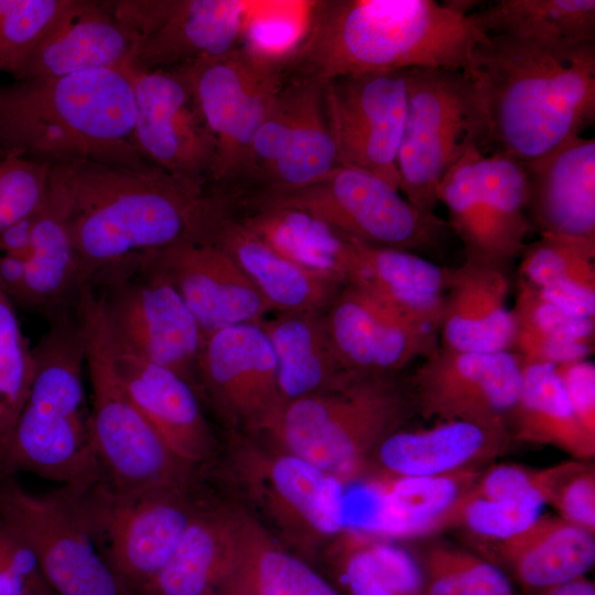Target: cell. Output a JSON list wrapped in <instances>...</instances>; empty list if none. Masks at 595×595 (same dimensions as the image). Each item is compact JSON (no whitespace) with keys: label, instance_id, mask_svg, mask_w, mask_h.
<instances>
[{"label":"cell","instance_id":"f35d334b","mask_svg":"<svg viewBox=\"0 0 595 595\" xmlns=\"http://www.w3.org/2000/svg\"><path fill=\"white\" fill-rule=\"evenodd\" d=\"M302 80L300 107L284 153L268 182L260 190L244 195L296 190L322 178L337 166L336 147L324 111L325 85Z\"/></svg>","mask_w":595,"mask_h":595},{"label":"cell","instance_id":"ac0fdd59","mask_svg":"<svg viewBox=\"0 0 595 595\" xmlns=\"http://www.w3.org/2000/svg\"><path fill=\"white\" fill-rule=\"evenodd\" d=\"M521 380L522 361L510 350L461 351L439 345L413 372L409 386L415 411L424 419L509 432Z\"/></svg>","mask_w":595,"mask_h":595},{"label":"cell","instance_id":"cb8c5ba5","mask_svg":"<svg viewBox=\"0 0 595 595\" xmlns=\"http://www.w3.org/2000/svg\"><path fill=\"white\" fill-rule=\"evenodd\" d=\"M134 39L107 1L67 0L14 79H35L122 68L132 58Z\"/></svg>","mask_w":595,"mask_h":595},{"label":"cell","instance_id":"277c9868","mask_svg":"<svg viewBox=\"0 0 595 595\" xmlns=\"http://www.w3.org/2000/svg\"><path fill=\"white\" fill-rule=\"evenodd\" d=\"M136 101L122 68L14 79L0 86V148L55 164L68 161L141 167L134 141Z\"/></svg>","mask_w":595,"mask_h":595},{"label":"cell","instance_id":"7bdbcfd3","mask_svg":"<svg viewBox=\"0 0 595 595\" xmlns=\"http://www.w3.org/2000/svg\"><path fill=\"white\" fill-rule=\"evenodd\" d=\"M416 556L424 595H516L510 577L480 554L435 542Z\"/></svg>","mask_w":595,"mask_h":595},{"label":"cell","instance_id":"5b68a950","mask_svg":"<svg viewBox=\"0 0 595 595\" xmlns=\"http://www.w3.org/2000/svg\"><path fill=\"white\" fill-rule=\"evenodd\" d=\"M32 348L34 375L25 402L0 442V475L30 473L85 487L100 479L84 388L85 351L75 311L48 321Z\"/></svg>","mask_w":595,"mask_h":595},{"label":"cell","instance_id":"44dd1931","mask_svg":"<svg viewBox=\"0 0 595 595\" xmlns=\"http://www.w3.org/2000/svg\"><path fill=\"white\" fill-rule=\"evenodd\" d=\"M140 257L175 288L203 336L260 324L271 312L237 262L210 241H182Z\"/></svg>","mask_w":595,"mask_h":595},{"label":"cell","instance_id":"7c38bea8","mask_svg":"<svg viewBox=\"0 0 595 595\" xmlns=\"http://www.w3.org/2000/svg\"><path fill=\"white\" fill-rule=\"evenodd\" d=\"M405 75L407 113L397 158L399 191L416 208L434 212L437 187L447 170L470 145L479 148L480 115L463 71L415 67Z\"/></svg>","mask_w":595,"mask_h":595},{"label":"cell","instance_id":"ba28073f","mask_svg":"<svg viewBox=\"0 0 595 595\" xmlns=\"http://www.w3.org/2000/svg\"><path fill=\"white\" fill-rule=\"evenodd\" d=\"M226 448L241 505L277 542L315 565L346 529L343 485L268 437L229 432Z\"/></svg>","mask_w":595,"mask_h":595},{"label":"cell","instance_id":"6da1fadb","mask_svg":"<svg viewBox=\"0 0 595 595\" xmlns=\"http://www.w3.org/2000/svg\"><path fill=\"white\" fill-rule=\"evenodd\" d=\"M46 206L63 223L84 283L105 269L182 241H204L219 201L209 188L147 164L50 165Z\"/></svg>","mask_w":595,"mask_h":595},{"label":"cell","instance_id":"b9f144b4","mask_svg":"<svg viewBox=\"0 0 595 595\" xmlns=\"http://www.w3.org/2000/svg\"><path fill=\"white\" fill-rule=\"evenodd\" d=\"M477 181L490 218L518 259L533 230L528 217V183L522 163L499 154L477 153Z\"/></svg>","mask_w":595,"mask_h":595},{"label":"cell","instance_id":"d6986e66","mask_svg":"<svg viewBox=\"0 0 595 595\" xmlns=\"http://www.w3.org/2000/svg\"><path fill=\"white\" fill-rule=\"evenodd\" d=\"M136 101L134 141L142 158L165 172L209 188L215 145L180 68L127 65Z\"/></svg>","mask_w":595,"mask_h":595},{"label":"cell","instance_id":"c3c4849f","mask_svg":"<svg viewBox=\"0 0 595 595\" xmlns=\"http://www.w3.org/2000/svg\"><path fill=\"white\" fill-rule=\"evenodd\" d=\"M541 508L518 500L480 497L469 488L454 506L447 529L459 528L483 541L500 542L534 522Z\"/></svg>","mask_w":595,"mask_h":595},{"label":"cell","instance_id":"681fc988","mask_svg":"<svg viewBox=\"0 0 595 595\" xmlns=\"http://www.w3.org/2000/svg\"><path fill=\"white\" fill-rule=\"evenodd\" d=\"M545 505L560 518L595 532V465L571 458L544 467Z\"/></svg>","mask_w":595,"mask_h":595},{"label":"cell","instance_id":"52a82bcc","mask_svg":"<svg viewBox=\"0 0 595 595\" xmlns=\"http://www.w3.org/2000/svg\"><path fill=\"white\" fill-rule=\"evenodd\" d=\"M414 413L409 380L359 376L289 402L268 439L346 485L367 476L378 445Z\"/></svg>","mask_w":595,"mask_h":595},{"label":"cell","instance_id":"60d3db41","mask_svg":"<svg viewBox=\"0 0 595 595\" xmlns=\"http://www.w3.org/2000/svg\"><path fill=\"white\" fill-rule=\"evenodd\" d=\"M473 13L487 33L595 42L594 0H497Z\"/></svg>","mask_w":595,"mask_h":595},{"label":"cell","instance_id":"d590c367","mask_svg":"<svg viewBox=\"0 0 595 595\" xmlns=\"http://www.w3.org/2000/svg\"><path fill=\"white\" fill-rule=\"evenodd\" d=\"M482 468L436 477L376 479L381 504L377 519L365 531L387 539H412L447 529L457 500Z\"/></svg>","mask_w":595,"mask_h":595},{"label":"cell","instance_id":"9a60e30c","mask_svg":"<svg viewBox=\"0 0 595 595\" xmlns=\"http://www.w3.org/2000/svg\"><path fill=\"white\" fill-rule=\"evenodd\" d=\"M107 3L134 39L130 64L142 69H163L221 56L240 46V39L261 2L116 0Z\"/></svg>","mask_w":595,"mask_h":595},{"label":"cell","instance_id":"7a4b0ae2","mask_svg":"<svg viewBox=\"0 0 595 595\" xmlns=\"http://www.w3.org/2000/svg\"><path fill=\"white\" fill-rule=\"evenodd\" d=\"M463 72L480 115L483 154L529 162L595 121V42L487 33Z\"/></svg>","mask_w":595,"mask_h":595},{"label":"cell","instance_id":"d4e9b609","mask_svg":"<svg viewBox=\"0 0 595 595\" xmlns=\"http://www.w3.org/2000/svg\"><path fill=\"white\" fill-rule=\"evenodd\" d=\"M522 166L533 230L595 240V140L573 137Z\"/></svg>","mask_w":595,"mask_h":595},{"label":"cell","instance_id":"8fae6325","mask_svg":"<svg viewBox=\"0 0 595 595\" xmlns=\"http://www.w3.org/2000/svg\"><path fill=\"white\" fill-rule=\"evenodd\" d=\"M231 202L300 209L361 242L414 253L437 247L450 228L381 178L342 165L296 190L237 196Z\"/></svg>","mask_w":595,"mask_h":595},{"label":"cell","instance_id":"5bb4252c","mask_svg":"<svg viewBox=\"0 0 595 595\" xmlns=\"http://www.w3.org/2000/svg\"><path fill=\"white\" fill-rule=\"evenodd\" d=\"M0 522L33 552L54 595H131L61 488L34 494L0 475Z\"/></svg>","mask_w":595,"mask_h":595},{"label":"cell","instance_id":"484cf974","mask_svg":"<svg viewBox=\"0 0 595 595\" xmlns=\"http://www.w3.org/2000/svg\"><path fill=\"white\" fill-rule=\"evenodd\" d=\"M240 513L239 502L206 499L139 595H224L238 558Z\"/></svg>","mask_w":595,"mask_h":595},{"label":"cell","instance_id":"7402d4cb","mask_svg":"<svg viewBox=\"0 0 595 595\" xmlns=\"http://www.w3.org/2000/svg\"><path fill=\"white\" fill-rule=\"evenodd\" d=\"M110 337L115 368L131 401L180 458L205 466L217 443L198 392L173 370L131 351L111 333Z\"/></svg>","mask_w":595,"mask_h":595},{"label":"cell","instance_id":"f5cc1de1","mask_svg":"<svg viewBox=\"0 0 595 595\" xmlns=\"http://www.w3.org/2000/svg\"><path fill=\"white\" fill-rule=\"evenodd\" d=\"M563 391L583 426L595 435V367L587 359L555 366Z\"/></svg>","mask_w":595,"mask_h":595},{"label":"cell","instance_id":"f546056e","mask_svg":"<svg viewBox=\"0 0 595 595\" xmlns=\"http://www.w3.org/2000/svg\"><path fill=\"white\" fill-rule=\"evenodd\" d=\"M206 241L220 247L237 262L270 311H324L346 285L334 278L307 270L272 250L236 221L224 201Z\"/></svg>","mask_w":595,"mask_h":595},{"label":"cell","instance_id":"2e32d148","mask_svg":"<svg viewBox=\"0 0 595 595\" xmlns=\"http://www.w3.org/2000/svg\"><path fill=\"white\" fill-rule=\"evenodd\" d=\"M198 393L229 432L271 437L283 414L271 344L260 324L247 323L203 337L196 363Z\"/></svg>","mask_w":595,"mask_h":595},{"label":"cell","instance_id":"ffe728a7","mask_svg":"<svg viewBox=\"0 0 595 595\" xmlns=\"http://www.w3.org/2000/svg\"><path fill=\"white\" fill-rule=\"evenodd\" d=\"M343 366L355 376H396L439 348V333L413 324L368 291L346 284L323 312Z\"/></svg>","mask_w":595,"mask_h":595},{"label":"cell","instance_id":"4dcf8cb0","mask_svg":"<svg viewBox=\"0 0 595 595\" xmlns=\"http://www.w3.org/2000/svg\"><path fill=\"white\" fill-rule=\"evenodd\" d=\"M318 562L342 595H424L418 556L365 530H343Z\"/></svg>","mask_w":595,"mask_h":595},{"label":"cell","instance_id":"db71d44e","mask_svg":"<svg viewBox=\"0 0 595 595\" xmlns=\"http://www.w3.org/2000/svg\"><path fill=\"white\" fill-rule=\"evenodd\" d=\"M538 595H595V584L586 576L558 585Z\"/></svg>","mask_w":595,"mask_h":595},{"label":"cell","instance_id":"e575fe53","mask_svg":"<svg viewBox=\"0 0 595 595\" xmlns=\"http://www.w3.org/2000/svg\"><path fill=\"white\" fill-rule=\"evenodd\" d=\"M509 432L513 441L551 445L575 459L595 457V435L575 415L553 364L522 363Z\"/></svg>","mask_w":595,"mask_h":595},{"label":"cell","instance_id":"74e56055","mask_svg":"<svg viewBox=\"0 0 595 595\" xmlns=\"http://www.w3.org/2000/svg\"><path fill=\"white\" fill-rule=\"evenodd\" d=\"M511 313L515 331L510 350L524 364L558 366L587 359L593 350L594 318L565 312L522 281Z\"/></svg>","mask_w":595,"mask_h":595},{"label":"cell","instance_id":"83f0119b","mask_svg":"<svg viewBox=\"0 0 595 595\" xmlns=\"http://www.w3.org/2000/svg\"><path fill=\"white\" fill-rule=\"evenodd\" d=\"M505 269L465 259L452 268L439 325L440 346L461 351L510 350L515 323Z\"/></svg>","mask_w":595,"mask_h":595},{"label":"cell","instance_id":"f907efd6","mask_svg":"<svg viewBox=\"0 0 595 595\" xmlns=\"http://www.w3.org/2000/svg\"><path fill=\"white\" fill-rule=\"evenodd\" d=\"M48 172L45 162L19 155L0 159V231L43 207Z\"/></svg>","mask_w":595,"mask_h":595},{"label":"cell","instance_id":"8992f818","mask_svg":"<svg viewBox=\"0 0 595 595\" xmlns=\"http://www.w3.org/2000/svg\"><path fill=\"white\" fill-rule=\"evenodd\" d=\"M75 313L90 382L89 423L101 479L121 493L199 486L201 468L180 458L127 394L95 291L86 284Z\"/></svg>","mask_w":595,"mask_h":595},{"label":"cell","instance_id":"ee69618b","mask_svg":"<svg viewBox=\"0 0 595 595\" xmlns=\"http://www.w3.org/2000/svg\"><path fill=\"white\" fill-rule=\"evenodd\" d=\"M520 258L519 281L534 289H595L594 239L541 234L526 245Z\"/></svg>","mask_w":595,"mask_h":595},{"label":"cell","instance_id":"f1b7e54d","mask_svg":"<svg viewBox=\"0 0 595 595\" xmlns=\"http://www.w3.org/2000/svg\"><path fill=\"white\" fill-rule=\"evenodd\" d=\"M491 544L480 555L534 595L586 576L595 562V534L559 516H540L517 534Z\"/></svg>","mask_w":595,"mask_h":595},{"label":"cell","instance_id":"f6af8a7d","mask_svg":"<svg viewBox=\"0 0 595 595\" xmlns=\"http://www.w3.org/2000/svg\"><path fill=\"white\" fill-rule=\"evenodd\" d=\"M303 87L302 79L283 74L281 84L252 138L244 177L237 188L226 195L252 193L268 182L289 142Z\"/></svg>","mask_w":595,"mask_h":595},{"label":"cell","instance_id":"1f68e13d","mask_svg":"<svg viewBox=\"0 0 595 595\" xmlns=\"http://www.w3.org/2000/svg\"><path fill=\"white\" fill-rule=\"evenodd\" d=\"M323 312L279 313L260 323L275 356L278 383L285 407L293 400L338 388L359 377L340 363Z\"/></svg>","mask_w":595,"mask_h":595},{"label":"cell","instance_id":"816d5d0a","mask_svg":"<svg viewBox=\"0 0 595 595\" xmlns=\"http://www.w3.org/2000/svg\"><path fill=\"white\" fill-rule=\"evenodd\" d=\"M0 595H54L33 552L1 522Z\"/></svg>","mask_w":595,"mask_h":595},{"label":"cell","instance_id":"d6a6232c","mask_svg":"<svg viewBox=\"0 0 595 595\" xmlns=\"http://www.w3.org/2000/svg\"><path fill=\"white\" fill-rule=\"evenodd\" d=\"M229 214L248 232L288 260L347 284L349 238L294 208L232 204Z\"/></svg>","mask_w":595,"mask_h":595},{"label":"cell","instance_id":"30bf717a","mask_svg":"<svg viewBox=\"0 0 595 595\" xmlns=\"http://www.w3.org/2000/svg\"><path fill=\"white\" fill-rule=\"evenodd\" d=\"M289 52L251 41L221 56L176 67L214 141L212 188L231 191L240 184L252 138L281 84Z\"/></svg>","mask_w":595,"mask_h":595},{"label":"cell","instance_id":"bcb514c9","mask_svg":"<svg viewBox=\"0 0 595 595\" xmlns=\"http://www.w3.org/2000/svg\"><path fill=\"white\" fill-rule=\"evenodd\" d=\"M33 375L32 348L22 333L14 304L0 286V442L17 421Z\"/></svg>","mask_w":595,"mask_h":595},{"label":"cell","instance_id":"11a10c76","mask_svg":"<svg viewBox=\"0 0 595 595\" xmlns=\"http://www.w3.org/2000/svg\"><path fill=\"white\" fill-rule=\"evenodd\" d=\"M2 156H3V152H2V150H1V148H0V159H1Z\"/></svg>","mask_w":595,"mask_h":595},{"label":"cell","instance_id":"603a6c76","mask_svg":"<svg viewBox=\"0 0 595 595\" xmlns=\"http://www.w3.org/2000/svg\"><path fill=\"white\" fill-rule=\"evenodd\" d=\"M512 442L507 431L463 421H441L414 431L400 429L378 445L366 477H436L480 468L506 454Z\"/></svg>","mask_w":595,"mask_h":595},{"label":"cell","instance_id":"ab89813d","mask_svg":"<svg viewBox=\"0 0 595 595\" xmlns=\"http://www.w3.org/2000/svg\"><path fill=\"white\" fill-rule=\"evenodd\" d=\"M478 152L470 145L447 170L437 187V201L446 206L448 226L463 242L466 259L507 270L515 258L486 208L475 169Z\"/></svg>","mask_w":595,"mask_h":595},{"label":"cell","instance_id":"4316f807","mask_svg":"<svg viewBox=\"0 0 595 595\" xmlns=\"http://www.w3.org/2000/svg\"><path fill=\"white\" fill-rule=\"evenodd\" d=\"M348 238L347 284L368 291L413 324L439 333L452 268L419 253Z\"/></svg>","mask_w":595,"mask_h":595},{"label":"cell","instance_id":"3957f363","mask_svg":"<svg viewBox=\"0 0 595 595\" xmlns=\"http://www.w3.org/2000/svg\"><path fill=\"white\" fill-rule=\"evenodd\" d=\"M468 1L322 0L307 6L283 74L325 85L354 74L464 71L487 32Z\"/></svg>","mask_w":595,"mask_h":595},{"label":"cell","instance_id":"8d00e7d4","mask_svg":"<svg viewBox=\"0 0 595 595\" xmlns=\"http://www.w3.org/2000/svg\"><path fill=\"white\" fill-rule=\"evenodd\" d=\"M84 285L67 231L44 203L34 220L18 305L51 321L75 311Z\"/></svg>","mask_w":595,"mask_h":595},{"label":"cell","instance_id":"4fadbf2b","mask_svg":"<svg viewBox=\"0 0 595 595\" xmlns=\"http://www.w3.org/2000/svg\"><path fill=\"white\" fill-rule=\"evenodd\" d=\"M88 284L100 300L117 342L173 370L198 392L196 363L204 336L178 292L162 274L137 255L97 273Z\"/></svg>","mask_w":595,"mask_h":595},{"label":"cell","instance_id":"9c48e42d","mask_svg":"<svg viewBox=\"0 0 595 595\" xmlns=\"http://www.w3.org/2000/svg\"><path fill=\"white\" fill-rule=\"evenodd\" d=\"M99 554L131 595L162 571L206 498L199 486L121 493L101 478L60 487Z\"/></svg>","mask_w":595,"mask_h":595},{"label":"cell","instance_id":"836d02e7","mask_svg":"<svg viewBox=\"0 0 595 595\" xmlns=\"http://www.w3.org/2000/svg\"><path fill=\"white\" fill-rule=\"evenodd\" d=\"M224 595L342 594L314 564L277 542L241 505L238 558Z\"/></svg>","mask_w":595,"mask_h":595},{"label":"cell","instance_id":"e0dca14e","mask_svg":"<svg viewBox=\"0 0 595 595\" xmlns=\"http://www.w3.org/2000/svg\"><path fill=\"white\" fill-rule=\"evenodd\" d=\"M405 73L346 75L327 82L323 91L337 165L370 173L397 190L408 100Z\"/></svg>","mask_w":595,"mask_h":595},{"label":"cell","instance_id":"7dc6e473","mask_svg":"<svg viewBox=\"0 0 595 595\" xmlns=\"http://www.w3.org/2000/svg\"><path fill=\"white\" fill-rule=\"evenodd\" d=\"M67 0H0V73L13 77Z\"/></svg>","mask_w":595,"mask_h":595}]
</instances>
